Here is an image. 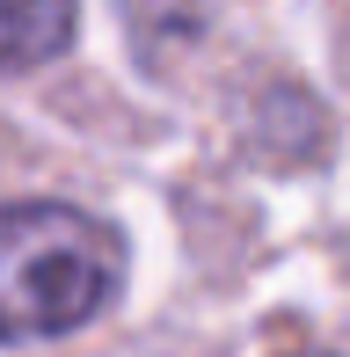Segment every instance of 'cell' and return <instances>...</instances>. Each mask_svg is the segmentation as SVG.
Listing matches in <instances>:
<instances>
[{"instance_id":"cell-1","label":"cell","mask_w":350,"mask_h":357,"mask_svg":"<svg viewBox=\"0 0 350 357\" xmlns=\"http://www.w3.org/2000/svg\"><path fill=\"white\" fill-rule=\"evenodd\" d=\"M124 284V241L59 197L0 204V343H52Z\"/></svg>"},{"instance_id":"cell-2","label":"cell","mask_w":350,"mask_h":357,"mask_svg":"<svg viewBox=\"0 0 350 357\" xmlns=\"http://www.w3.org/2000/svg\"><path fill=\"white\" fill-rule=\"evenodd\" d=\"M73 44V0H0V73H29Z\"/></svg>"},{"instance_id":"cell-3","label":"cell","mask_w":350,"mask_h":357,"mask_svg":"<svg viewBox=\"0 0 350 357\" xmlns=\"http://www.w3.org/2000/svg\"><path fill=\"white\" fill-rule=\"evenodd\" d=\"M117 8H124V29H132L139 59H146V66H168L183 44L204 37L212 0H117Z\"/></svg>"}]
</instances>
